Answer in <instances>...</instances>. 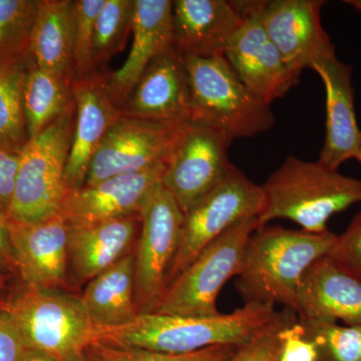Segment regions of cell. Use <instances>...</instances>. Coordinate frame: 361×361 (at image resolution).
Masks as SVG:
<instances>
[{
	"label": "cell",
	"instance_id": "obj_31",
	"mask_svg": "<svg viewBox=\"0 0 361 361\" xmlns=\"http://www.w3.org/2000/svg\"><path fill=\"white\" fill-rule=\"evenodd\" d=\"M106 0H75V44H73V80L96 73L92 63L96 21Z\"/></svg>",
	"mask_w": 361,
	"mask_h": 361
},
{
	"label": "cell",
	"instance_id": "obj_21",
	"mask_svg": "<svg viewBox=\"0 0 361 361\" xmlns=\"http://www.w3.org/2000/svg\"><path fill=\"white\" fill-rule=\"evenodd\" d=\"M172 11L171 0H135L129 56L118 70L104 75L109 96L120 110L149 63L173 47Z\"/></svg>",
	"mask_w": 361,
	"mask_h": 361
},
{
	"label": "cell",
	"instance_id": "obj_22",
	"mask_svg": "<svg viewBox=\"0 0 361 361\" xmlns=\"http://www.w3.org/2000/svg\"><path fill=\"white\" fill-rule=\"evenodd\" d=\"M141 228L140 215L75 227L68 233V273L85 283L130 253Z\"/></svg>",
	"mask_w": 361,
	"mask_h": 361
},
{
	"label": "cell",
	"instance_id": "obj_19",
	"mask_svg": "<svg viewBox=\"0 0 361 361\" xmlns=\"http://www.w3.org/2000/svg\"><path fill=\"white\" fill-rule=\"evenodd\" d=\"M298 319L361 326V280L329 255L304 273L297 292Z\"/></svg>",
	"mask_w": 361,
	"mask_h": 361
},
{
	"label": "cell",
	"instance_id": "obj_33",
	"mask_svg": "<svg viewBox=\"0 0 361 361\" xmlns=\"http://www.w3.org/2000/svg\"><path fill=\"white\" fill-rule=\"evenodd\" d=\"M329 256L361 280V206L345 231L337 236Z\"/></svg>",
	"mask_w": 361,
	"mask_h": 361
},
{
	"label": "cell",
	"instance_id": "obj_39",
	"mask_svg": "<svg viewBox=\"0 0 361 361\" xmlns=\"http://www.w3.org/2000/svg\"><path fill=\"white\" fill-rule=\"evenodd\" d=\"M63 361H90L85 353H78V355L71 356Z\"/></svg>",
	"mask_w": 361,
	"mask_h": 361
},
{
	"label": "cell",
	"instance_id": "obj_10",
	"mask_svg": "<svg viewBox=\"0 0 361 361\" xmlns=\"http://www.w3.org/2000/svg\"><path fill=\"white\" fill-rule=\"evenodd\" d=\"M230 144L219 133L190 122L176 140L161 177L183 213L234 170L228 157Z\"/></svg>",
	"mask_w": 361,
	"mask_h": 361
},
{
	"label": "cell",
	"instance_id": "obj_36",
	"mask_svg": "<svg viewBox=\"0 0 361 361\" xmlns=\"http://www.w3.org/2000/svg\"><path fill=\"white\" fill-rule=\"evenodd\" d=\"M25 348L4 301H0V361H20Z\"/></svg>",
	"mask_w": 361,
	"mask_h": 361
},
{
	"label": "cell",
	"instance_id": "obj_6",
	"mask_svg": "<svg viewBox=\"0 0 361 361\" xmlns=\"http://www.w3.org/2000/svg\"><path fill=\"white\" fill-rule=\"evenodd\" d=\"M75 108L30 139L20 154L16 189L7 220L33 223L61 213L70 188L66 167L75 126Z\"/></svg>",
	"mask_w": 361,
	"mask_h": 361
},
{
	"label": "cell",
	"instance_id": "obj_5",
	"mask_svg": "<svg viewBox=\"0 0 361 361\" xmlns=\"http://www.w3.org/2000/svg\"><path fill=\"white\" fill-rule=\"evenodd\" d=\"M25 349L63 361L85 353L97 339L80 296L21 284L2 299Z\"/></svg>",
	"mask_w": 361,
	"mask_h": 361
},
{
	"label": "cell",
	"instance_id": "obj_37",
	"mask_svg": "<svg viewBox=\"0 0 361 361\" xmlns=\"http://www.w3.org/2000/svg\"><path fill=\"white\" fill-rule=\"evenodd\" d=\"M0 272L9 276H16L11 235H9L7 218L0 217Z\"/></svg>",
	"mask_w": 361,
	"mask_h": 361
},
{
	"label": "cell",
	"instance_id": "obj_2",
	"mask_svg": "<svg viewBox=\"0 0 361 361\" xmlns=\"http://www.w3.org/2000/svg\"><path fill=\"white\" fill-rule=\"evenodd\" d=\"M277 311L275 306L248 303L231 313L188 317L142 313L116 329L97 330L96 342L184 355L218 345H244Z\"/></svg>",
	"mask_w": 361,
	"mask_h": 361
},
{
	"label": "cell",
	"instance_id": "obj_25",
	"mask_svg": "<svg viewBox=\"0 0 361 361\" xmlns=\"http://www.w3.org/2000/svg\"><path fill=\"white\" fill-rule=\"evenodd\" d=\"M71 84L30 63L23 87V110L30 140L75 108Z\"/></svg>",
	"mask_w": 361,
	"mask_h": 361
},
{
	"label": "cell",
	"instance_id": "obj_29",
	"mask_svg": "<svg viewBox=\"0 0 361 361\" xmlns=\"http://www.w3.org/2000/svg\"><path fill=\"white\" fill-rule=\"evenodd\" d=\"M298 320L315 342L319 361H361V326Z\"/></svg>",
	"mask_w": 361,
	"mask_h": 361
},
{
	"label": "cell",
	"instance_id": "obj_7",
	"mask_svg": "<svg viewBox=\"0 0 361 361\" xmlns=\"http://www.w3.org/2000/svg\"><path fill=\"white\" fill-rule=\"evenodd\" d=\"M258 228V218L252 217L221 235L168 285L155 312L188 317L219 314L218 296L239 274L247 244Z\"/></svg>",
	"mask_w": 361,
	"mask_h": 361
},
{
	"label": "cell",
	"instance_id": "obj_15",
	"mask_svg": "<svg viewBox=\"0 0 361 361\" xmlns=\"http://www.w3.org/2000/svg\"><path fill=\"white\" fill-rule=\"evenodd\" d=\"M166 164L71 190L61 210L70 226L82 227L140 215L149 192L161 182Z\"/></svg>",
	"mask_w": 361,
	"mask_h": 361
},
{
	"label": "cell",
	"instance_id": "obj_1",
	"mask_svg": "<svg viewBox=\"0 0 361 361\" xmlns=\"http://www.w3.org/2000/svg\"><path fill=\"white\" fill-rule=\"evenodd\" d=\"M337 235L262 226L247 244L235 286L244 304H277L295 312L304 273L331 251Z\"/></svg>",
	"mask_w": 361,
	"mask_h": 361
},
{
	"label": "cell",
	"instance_id": "obj_3",
	"mask_svg": "<svg viewBox=\"0 0 361 361\" xmlns=\"http://www.w3.org/2000/svg\"><path fill=\"white\" fill-rule=\"evenodd\" d=\"M264 205L259 227L287 219L303 231H329L332 216L361 203V180L346 177L322 161L287 157L262 185Z\"/></svg>",
	"mask_w": 361,
	"mask_h": 361
},
{
	"label": "cell",
	"instance_id": "obj_12",
	"mask_svg": "<svg viewBox=\"0 0 361 361\" xmlns=\"http://www.w3.org/2000/svg\"><path fill=\"white\" fill-rule=\"evenodd\" d=\"M258 1H234L243 18L224 58L241 82L257 99L270 104L285 96L298 78L292 75L271 42L257 13Z\"/></svg>",
	"mask_w": 361,
	"mask_h": 361
},
{
	"label": "cell",
	"instance_id": "obj_20",
	"mask_svg": "<svg viewBox=\"0 0 361 361\" xmlns=\"http://www.w3.org/2000/svg\"><path fill=\"white\" fill-rule=\"evenodd\" d=\"M243 23L234 1H173V47L182 56H224Z\"/></svg>",
	"mask_w": 361,
	"mask_h": 361
},
{
	"label": "cell",
	"instance_id": "obj_41",
	"mask_svg": "<svg viewBox=\"0 0 361 361\" xmlns=\"http://www.w3.org/2000/svg\"><path fill=\"white\" fill-rule=\"evenodd\" d=\"M11 277L9 275L4 274V273L0 272V289L4 288L6 285L7 280L8 278Z\"/></svg>",
	"mask_w": 361,
	"mask_h": 361
},
{
	"label": "cell",
	"instance_id": "obj_34",
	"mask_svg": "<svg viewBox=\"0 0 361 361\" xmlns=\"http://www.w3.org/2000/svg\"><path fill=\"white\" fill-rule=\"evenodd\" d=\"M276 361H319L317 346L306 334L298 316L282 330Z\"/></svg>",
	"mask_w": 361,
	"mask_h": 361
},
{
	"label": "cell",
	"instance_id": "obj_4",
	"mask_svg": "<svg viewBox=\"0 0 361 361\" xmlns=\"http://www.w3.org/2000/svg\"><path fill=\"white\" fill-rule=\"evenodd\" d=\"M190 94V122L219 133L230 145L272 129L270 104L247 89L224 56H183Z\"/></svg>",
	"mask_w": 361,
	"mask_h": 361
},
{
	"label": "cell",
	"instance_id": "obj_23",
	"mask_svg": "<svg viewBox=\"0 0 361 361\" xmlns=\"http://www.w3.org/2000/svg\"><path fill=\"white\" fill-rule=\"evenodd\" d=\"M97 330L116 329L139 314L135 304L134 253L87 282L80 296Z\"/></svg>",
	"mask_w": 361,
	"mask_h": 361
},
{
	"label": "cell",
	"instance_id": "obj_14",
	"mask_svg": "<svg viewBox=\"0 0 361 361\" xmlns=\"http://www.w3.org/2000/svg\"><path fill=\"white\" fill-rule=\"evenodd\" d=\"M7 221L20 283L39 290L66 291L70 225L65 218L58 214L39 222Z\"/></svg>",
	"mask_w": 361,
	"mask_h": 361
},
{
	"label": "cell",
	"instance_id": "obj_11",
	"mask_svg": "<svg viewBox=\"0 0 361 361\" xmlns=\"http://www.w3.org/2000/svg\"><path fill=\"white\" fill-rule=\"evenodd\" d=\"M187 125L148 122L123 115L92 157L84 186L166 164L178 135Z\"/></svg>",
	"mask_w": 361,
	"mask_h": 361
},
{
	"label": "cell",
	"instance_id": "obj_35",
	"mask_svg": "<svg viewBox=\"0 0 361 361\" xmlns=\"http://www.w3.org/2000/svg\"><path fill=\"white\" fill-rule=\"evenodd\" d=\"M20 154L0 149V217L7 218L16 189Z\"/></svg>",
	"mask_w": 361,
	"mask_h": 361
},
{
	"label": "cell",
	"instance_id": "obj_18",
	"mask_svg": "<svg viewBox=\"0 0 361 361\" xmlns=\"http://www.w3.org/2000/svg\"><path fill=\"white\" fill-rule=\"evenodd\" d=\"M104 73L73 80L71 84L75 114L66 182L70 190L84 186L92 157L104 135L123 116L106 89Z\"/></svg>",
	"mask_w": 361,
	"mask_h": 361
},
{
	"label": "cell",
	"instance_id": "obj_30",
	"mask_svg": "<svg viewBox=\"0 0 361 361\" xmlns=\"http://www.w3.org/2000/svg\"><path fill=\"white\" fill-rule=\"evenodd\" d=\"M237 348V346L218 345L184 355H171L94 342L85 350V355L90 361H227L234 355Z\"/></svg>",
	"mask_w": 361,
	"mask_h": 361
},
{
	"label": "cell",
	"instance_id": "obj_27",
	"mask_svg": "<svg viewBox=\"0 0 361 361\" xmlns=\"http://www.w3.org/2000/svg\"><path fill=\"white\" fill-rule=\"evenodd\" d=\"M135 0H106L96 21L92 63L104 73L111 59L125 49L133 32Z\"/></svg>",
	"mask_w": 361,
	"mask_h": 361
},
{
	"label": "cell",
	"instance_id": "obj_42",
	"mask_svg": "<svg viewBox=\"0 0 361 361\" xmlns=\"http://www.w3.org/2000/svg\"><path fill=\"white\" fill-rule=\"evenodd\" d=\"M355 159H356V160L360 161L361 163V145H360V151H358L357 156H356Z\"/></svg>",
	"mask_w": 361,
	"mask_h": 361
},
{
	"label": "cell",
	"instance_id": "obj_17",
	"mask_svg": "<svg viewBox=\"0 0 361 361\" xmlns=\"http://www.w3.org/2000/svg\"><path fill=\"white\" fill-rule=\"evenodd\" d=\"M310 68L322 78L326 94L325 140L318 161L338 170L344 161L356 158L361 145L353 68L337 59L336 51L316 58Z\"/></svg>",
	"mask_w": 361,
	"mask_h": 361
},
{
	"label": "cell",
	"instance_id": "obj_40",
	"mask_svg": "<svg viewBox=\"0 0 361 361\" xmlns=\"http://www.w3.org/2000/svg\"><path fill=\"white\" fill-rule=\"evenodd\" d=\"M345 4H348L349 6L355 7L357 11H361V0H348V1H345Z\"/></svg>",
	"mask_w": 361,
	"mask_h": 361
},
{
	"label": "cell",
	"instance_id": "obj_28",
	"mask_svg": "<svg viewBox=\"0 0 361 361\" xmlns=\"http://www.w3.org/2000/svg\"><path fill=\"white\" fill-rule=\"evenodd\" d=\"M40 0H0V58L30 59Z\"/></svg>",
	"mask_w": 361,
	"mask_h": 361
},
{
	"label": "cell",
	"instance_id": "obj_38",
	"mask_svg": "<svg viewBox=\"0 0 361 361\" xmlns=\"http://www.w3.org/2000/svg\"><path fill=\"white\" fill-rule=\"evenodd\" d=\"M20 361H61L56 358L52 357L49 355H45L44 353L39 351L30 350L25 349V353L21 356Z\"/></svg>",
	"mask_w": 361,
	"mask_h": 361
},
{
	"label": "cell",
	"instance_id": "obj_9",
	"mask_svg": "<svg viewBox=\"0 0 361 361\" xmlns=\"http://www.w3.org/2000/svg\"><path fill=\"white\" fill-rule=\"evenodd\" d=\"M264 205L261 186L236 167L184 214L179 248L169 284L221 235L240 221L257 217Z\"/></svg>",
	"mask_w": 361,
	"mask_h": 361
},
{
	"label": "cell",
	"instance_id": "obj_13",
	"mask_svg": "<svg viewBox=\"0 0 361 361\" xmlns=\"http://www.w3.org/2000/svg\"><path fill=\"white\" fill-rule=\"evenodd\" d=\"M324 4L322 0H258L263 27L298 80L316 58L336 51L322 23Z\"/></svg>",
	"mask_w": 361,
	"mask_h": 361
},
{
	"label": "cell",
	"instance_id": "obj_8",
	"mask_svg": "<svg viewBox=\"0 0 361 361\" xmlns=\"http://www.w3.org/2000/svg\"><path fill=\"white\" fill-rule=\"evenodd\" d=\"M141 228L134 253L137 313L155 312L178 248L184 213L161 182L152 189L140 211Z\"/></svg>",
	"mask_w": 361,
	"mask_h": 361
},
{
	"label": "cell",
	"instance_id": "obj_16",
	"mask_svg": "<svg viewBox=\"0 0 361 361\" xmlns=\"http://www.w3.org/2000/svg\"><path fill=\"white\" fill-rule=\"evenodd\" d=\"M123 115L148 122L190 123V94L184 59L171 47L147 66L123 108Z\"/></svg>",
	"mask_w": 361,
	"mask_h": 361
},
{
	"label": "cell",
	"instance_id": "obj_32",
	"mask_svg": "<svg viewBox=\"0 0 361 361\" xmlns=\"http://www.w3.org/2000/svg\"><path fill=\"white\" fill-rule=\"evenodd\" d=\"M296 318V313L288 308L276 312L269 323L247 343L239 346L227 361H276L281 346L282 330Z\"/></svg>",
	"mask_w": 361,
	"mask_h": 361
},
{
	"label": "cell",
	"instance_id": "obj_24",
	"mask_svg": "<svg viewBox=\"0 0 361 361\" xmlns=\"http://www.w3.org/2000/svg\"><path fill=\"white\" fill-rule=\"evenodd\" d=\"M73 1L40 0L30 45L32 63L73 82Z\"/></svg>",
	"mask_w": 361,
	"mask_h": 361
},
{
	"label": "cell",
	"instance_id": "obj_26",
	"mask_svg": "<svg viewBox=\"0 0 361 361\" xmlns=\"http://www.w3.org/2000/svg\"><path fill=\"white\" fill-rule=\"evenodd\" d=\"M30 59L0 58V149L20 154L28 137L23 87Z\"/></svg>",
	"mask_w": 361,
	"mask_h": 361
}]
</instances>
